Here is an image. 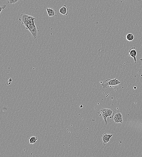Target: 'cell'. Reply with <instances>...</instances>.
<instances>
[{
    "instance_id": "obj_1",
    "label": "cell",
    "mask_w": 142,
    "mask_h": 157,
    "mask_svg": "<svg viewBox=\"0 0 142 157\" xmlns=\"http://www.w3.org/2000/svg\"><path fill=\"white\" fill-rule=\"evenodd\" d=\"M27 29L29 30L33 35L34 39L37 38L39 29L37 26L34 24V21L28 23L24 25Z\"/></svg>"
},
{
    "instance_id": "obj_2",
    "label": "cell",
    "mask_w": 142,
    "mask_h": 157,
    "mask_svg": "<svg viewBox=\"0 0 142 157\" xmlns=\"http://www.w3.org/2000/svg\"><path fill=\"white\" fill-rule=\"evenodd\" d=\"M121 82L119 81L116 78L113 79H109L102 82V86L103 88L106 89L112 86H116L120 84Z\"/></svg>"
},
{
    "instance_id": "obj_3",
    "label": "cell",
    "mask_w": 142,
    "mask_h": 157,
    "mask_svg": "<svg viewBox=\"0 0 142 157\" xmlns=\"http://www.w3.org/2000/svg\"><path fill=\"white\" fill-rule=\"evenodd\" d=\"M101 113L106 124H107V118L108 117L112 116L115 111L112 108H102L101 110Z\"/></svg>"
},
{
    "instance_id": "obj_4",
    "label": "cell",
    "mask_w": 142,
    "mask_h": 157,
    "mask_svg": "<svg viewBox=\"0 0 142 157\" xmlns=\"http://www.w3.org/2000/svg\"><path fill=\"white\" fill-rule=\"evenodd\" d=\"M111 118L116 123L123 124L122 116L120 111H114Z\"/></svg>"
},
{
    "instance_id": "obj_5",
    "label": "cell",
    "mask_w": 142,
    "mask_h": 157,
    "mask_svg": "<svg viewBox=\"0 0 142 157\" xmlns=\"http://www.w3.org/2000/svg\"><path fill=\"white\" fill-rule=\"evenodd\" d=\"M113 136L112 134H108L105 133L102 135V141L104 145H105L110 141V139Z\"/></svg>"
},
{
    "instance_id": "obj_6",
    "label": "cell",
    "mask_w": 142,
    "mask_h": 157,
    "mask_svg": "<svg viewBox=\"0 0 142 157\" xmlns=\"http://www.w3.org/2000/svg\"><path fill=\"white\" fill-rule=\"evenodd\" d=\"M129 56L133 58L135 63L136 64L137 62L136 56L137 54L136 48L135 47L132 48L129 50Z\"/></svg>"
},
{
    "instance_id": "obj_7",
    "label": "cell",
    "mask_w": 142,
    "mask_h": 157,
    "mask_svg": "<svg viewBox=\"0 0 142 157\" xmlns=\"http://www.w3.org/2000/svg\"><path fill=\"white\" fill-rule=\"evenodd\" d=\"M47 11L49 17H56L57 11L53 8H47Z\"/></svg>"
},
{
    "instance_id": "obj_8",
    "label": "cell",
    "mask_w": 142,
    "mask_h": 157,
    "mask_svg": "<svg viewBox=\"0 0 142 157\" xmlns=\"http://www.w3.org/2000/svg\"><path fill=\"white\" fill-rule=\"evenodd\" d=\"M68 8L66 5H64L60 9V13L64 16H67L68 14Z\"/></svg>"
},
{
    "instance_id": "obj_9",
    "label": "cell",
    "mask_w": 142,
    "mask_h": 157,
    "mask_svg": "<svg viewBox=\"0 0 142 157\" xmlns=\"http://www.w3.org/2000/svg\"><path fill=\"white\" fill-rule=\"evenodd\" d=\"M38 140V137L35 136H33L29 138V140L30 144L33 145L37 142Z\"/></svg>"
},
{
    "instance_id": "obj_10",
    "label": "cell",
    "mask_w": 142,
    "mask_h": 157,
    "mask_svg": "<svg viewBox=\"0 0 142 157\" xmlns=\"http://www.w3.org/2000/svg\"><path fill=\"white\" fill-rule=\"evenodd\" d=\"M126 39L128 41H131L134 39V36L132 34H128L126 36Z\"/></svg>"
},
{
    "instance_id": "obj_11",
    "label": "cell",
    "mask_w": 142,
    "mask_h": 157,
    "mask_svg": "<svg viewBox=\"0 0 142 157\" xmlns=\"http://www.w3.org/2000/svg\"><path fill=\"white\" fill-rule=\"evenodd\" d=\"M20 1V0H9L8 2L10 4H13L17 3Z\"/></svg>"
},
{
    "instance_id": "obj_12",
    "label": "cell",
    "mask_w": 142,
    "mask_h": 157,
    "mask_svg": "<svg viewBox=\"0 0 142 157\" xmlns=\"http://www.w3.org/2000/svg\"><path fill=\"white\" fill-rule=\"evenodd\" d=\"M7 7V5H4L2 7H1V12H0V13H1L2 11L6 7Z\"/></svg>"
},
{
    "instance_id": "obj_13",
    "label": "cell",
    "mask_w": 142,
    "mask_h": 157,
    "mask_svg": "<svg viewBox=\"0 0 142 157\" xmlns=\"http://www.w3.org/2000/svg\"><path fill=\"white\" fill-rule=\"evenodd\" d=\"M137 1L138 2H140V1H142V0H137Z\"/></svg>"
},
{
    "instance_id": "obj_14",
    "label": "cell",
    "mask_w": 142,
    "mask_h": 157,
    "mask_svg": "<svg viewBox=\"0 0 142 157\" xmlns=\"http://www.w3.org/2000/svg\"><path fill=\"white\" fill-rule=\"evenodd\" d=\"M136 87H134V89H136Z\"/></svg>"
}]
</instances>
